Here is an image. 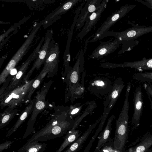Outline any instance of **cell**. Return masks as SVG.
I'll use <instances>...</instances> for the list:
<instances>
[{"label":"cell","mask_w":152,"mask_h":152,"mask_svg":"<svg viewBox=\"0 0 152 152\" xmlns=\"http://www.w3.org/2000/svg\"><path fill=\"white\" fill-rule=\"evenodd\" d=\"M75 123L62 115L51 118L43 128L34 133L23 147L34 141H46L60 137L66 134L73 127Z\"/></svg>","instance_id":"6da1fadb"},{"label":"cell","mask_w":152,"mask_h":152,"mask_svg":"<svg viewBox=\"0 0 152 152\" xmlns=\"http://www.w3.org/2000/svg\"><path fill=\"white\" fill-rule=\"evenodd\" d=\"M131 83H129L126 88L125 97L121 111L116 121L113 147L114 149L124 150L129 134V97L131 89Z\"/></svg>","instance_id":"7a4b0ae2"},{"label":"cell","mask_w":152,"mask_h":152,"mask_svg":"<svg viewBox=\"0 0 152 152\" xmlns=\"http://www.w3.org/2000/svg\"><path fill=\"white\" fill-rule=\"evenodd\" d=\"M152 32V26H135L121 31H108L101 35L98 41L109 36H113L118 39L122 45L121 49L118 53L120 54L130 50L129 45L132 41L141 36Z\"/></svg>","instance_id":"3957f363"},{"label":"cell","mask_w":152,"mask_h":152,"mask_svg":"<svg viewBox=\"0 0 152 152\" xmlns=\"http://www.w3.org/2000/svg\"><path fill=\"white\" fill-rule=\"evenodd\" d=\"M35 78L16 87L0 100L1 108L7 106L4 112H9L14 109L26 99L30 87Z\"/></svg>","instance_id":"277c9868"},{"label":"cell","mask_w":152,"mask_h":152,"mask_svg":"<svg viewBox=\"0 0 152 152\" xmlns=\"http://www.w3.org/2000/svg\"><path fill=\"white\" fill-rule=\"evenodd\" d=\"M42 24V23H40L35 24L28 36L4 69L0 75V85L5 82L6 78L10 71L15 67L28 50Z\"/></svg>","instance_id":"5b68a950"},{"label":"cell","mask_w":152,"mask_h":152,"mask_svg":"<svg viewBox=\"0 0 152 152\" xmlns=\"http://www.w3.org/2000/svg\"><path fill=\"white\" fill-rule=\"evenodd\" d=\"M52 82L53 81L51 80L45 83L40 91L37 92L35 105L31 115L28 122L27 126L23 138H26L34 132V126L36 118L40 112L45 107L46 96Z\"/></svg>","instance_id":"8992f818"},{"label":"cell","mask_w":152,"mask_h":152,"mask_svg":"<svg viewBox=\"0 0 152 152\" xmlns=\"http://www.w3.org/2000/svg\"><path fill=\"white\" fill-rule=\"evenodd\" d=\"M135 5L126 4L121 7L116 11L109 16L98 28L89 42H96L100 37L105 33L117 22L125 16L130 11L136 7Z\"/></svg>","instance_id":"52a82bcc"},{"label":"cell","mask_w":152,"mask_h":152,"mask_svg":"<svg viewBox=\"0 0 152 152\" xmlns=\"http://www.w3.org/2000/svg\"><path fill=\"white\" fill-rule=\"evenodd\" d=\"M124 86V82L121 79H118L115 83L110 97L111 98L110 102L109 103L107 107L104 110V113L101 118V122L94 136L89 142L90 144H92L100 132L102 130L105 120L110 111L113 108L116 101L118 99Z\"/></svg>","instance_id":"ba28073f"},{"label":"cell","mask_w":152,"mask_h":152,"mask_svg":"<svg viewBox=\"0 0 152 152\" xmlns=\"http://www.w3.org/2000/svg\"><path fill=\"white\" fill-rule=\"evenodd\" d=\"M44 39V38L43 37L37 47L23 64L12 83L7 87L2 95L0 96V100L16 87V86L23 77L29 64L37 58Z\"/></svg>","instance_id":"9c48e42d"},{"label":"cell","mask_w":152,"mask_h":152,"mask_svg":"<svg viewBox=\"0 0 152 152\" xmlns=\"http://www.w3.org/2000/svg\"><path fill=\"white\" fill-rule=\"evenodd\" d=\"M60 53L58 44L53 46L48 50L43 68L39 74L44 78L47 74L52 73L57 68Z\"/></svg>","instance_id":"30bf717a"},{"label":"cell","mask_w":152,"mask_h":152,"mask_svg":"<svg viewBox=\"0 0 152 152\" xmlns=\"http://www.w3.org/2000/svg\"><path fill=\"white\" fill-rule=\"evenodd\" d=\"M108 1V0H102L99 8L87 19L81 31L77 35V38L82 39L97 23L100 19L102 13L106 8Z\"/></svg>","instance_id":"8fae6325"},{"label":"cell","mask_w":152,"mask_h":152,"mask_svg":"<svg viewBox=\"0 0 152 152\" xmlns=\"http://www.w3.org/2000/svg\"><path fill=\"white\" fill-rule=\"evenodd\" d=\"M121 44L118 39L102 42L93 51L89 57L93 59H99L113 53Z\"/></svg>","instance_id":"7c38bea8"},{"label":"cell","mask_w":152,"mask_h":152,"mask_svg":"<svg viewBox=\"0 0 152 152\" xmlns=\"http://www.w3.org/2000/svg\"><path fill=\"white\" fill-rule=\"evenodd\" d=\"M134 111L131 124L132 131L140 125L141 116L143 107V95L141 86H137L134 94L133 98Z\"/></svg>","instance_id":"4fadbf2b"},{"label":"cell","mask_w":152,"mask_h":152,"mask_svg":"<svg viewBox=\"0 0 152 152\" xmlns=\"http://www.w3.org/2000/svg\"><path fill=\"white\" fill-rule=\"evenodd\" d=\"M102 0L86 1L84 6L81 9L76 24V29L83 27L88 17L99 7Z\"/></svg>","instance_id":"5bb4252c"},{"label":"cell","mask_w":152,"mask_h":152,"mask_svg":"<svg viewBox=\"0 0 152 152\" xmlns=\"http://www.w3.org/2000/svg\"><path fill=\"white\" fill-rule=\"evenodd\" d=\"M104 68L129 67L137 69L140 71L152 69V58H144L142 60L122 64H114L109 62L103 64Z\"/></svg>","instance_id":"9a60e30c"},{"label":"cell","mask_w":152,"mask_h":152,"mask_svg":"<svg viewBox=\"0 0 152 152\" xmlns=\"http://www.w3.org/2000/svg\"><path fill=\"white\" fill-rule=\"evenodd\" d=\"M51 39L50 36H49L47 34L45 38L44 44L41 48L37 58L33 64L31 69L23 79V83H25L28 81V80L34 70L36 69L38 70L43 63L45 61L48 51Z\"/></svg>","instance_id":"2e32d148"},{"label":"cell","mask_w":152,"mask_h":152,"mask_svg":"<svg viewBox=\"0 0 152 152\" xmlns=\"http://www.w3.org/2000/svg\"><path fill=\"white\" fill-rule=\"evenodd\" d=\"M151 146L152 131L147 132L141 137L137 144L128 150V152H145Z\"/></svg>","instance_id":"e0dca14e"},{"label":"cell","mask_w":152,"mask_h":152,"mask_svg":"<svg viewBox=\"0 0 152 152\" xmlns=\"http://www.w3.org/2000/svg\"><path fill=\"white\" fill-rule=\"evenodd\" d=\"M101 118L91 125L83 134L78 137L72 144L64 152H76L79 150L82 145L86 140L92 131L99 122Z\"/></svg>","instance_id":"ac0fdd59"},{"label":"cell","mask_w":152,"mask_h":152,"mask_svg":"<svg viewBox=\"0 0 152 152\" xmlns=\"http://www.w3.org/2000/svg\"><path fill=\"white\" fill-rule=\"evenodd\" d=\"M35 99L31 101L28 106L20 115L18 120L14 126L8 131L6 135V137L10 136L25 121L29 114L32 111V112L35 105Z\"/></svg>","instance_id":"d6986e66"},{"label":"cell","mask_w":152,"mask_h":152,"mask_svg":"<svg viewBox=\"0 0 152 152\" xmlns=\"http://www.w3.org/2000/svg\"><path fill=\"white\" fill-rule=\"evenodd\" d=\"M115 118L112 115L109 118L106 126L98 140L96 148L94 152H99L107 141L112 130V122Z\"/></svg>","instance_id":"ffe728a7"},{"label":"cell","mask_w":152,"mask_h":152,"mask_svg":"<svg viewBox=\"0 0 152 152\" xmlns=\"http://www.w3.org/2000/svg\"><path fill=\"white\" fill-rule=\"evenodd\" d=\"M84 62V54L83 49H81L73 68L70 76V80L73 83L77 82L78 80V74L83 69Z\"/></svg>","instance_id":"44dd1931"},{"label":"cell","mask_w":152,"mask_h":152,"mask_svg":"<svg viewBox=\"0 0 152 152\" xmlns=\"http://www.w3.org/2000/svg\"><path fill=\"white\" fill-rule=\"evenodd\" d=\"M84 4V3L83 2L81 3L80 6L78 7L75 11V15L73 21L72 26H71L68 34V41L67 45V47L66 48L67 49L66 51L65 54V61H70V56L69 50L70 43L71 41L73 30L76 23L77 19L81 9L83 7Z\"/></svg>","instance_id":"7402d4cb"},{"label":"cell","mask_w":152,"mask_h":152,"mask_svg":"<svg viewBox=\"0 0 152 152\" xmlns=\"http://www.w3.org/2000/svg\"><path fill=\"white\" fill-rule=\"evenodd\" d=\"M80 134L78 130L69 131L66 133L63 142L55 152H61L67 146L77 140Z\"/></svg>","instance_id":"603a6c76"},{"label":"cell","mask_w":152,"mask_h":152,"mask_svg":"<svg viewBox=\"0 0 152 152\" xmlns=\"http://www.w3.org/2000/svg\"><path fill=\"white\" fill-rule=\"evenodd\" d=\"M47 144L34 141L25 147H22L18 152H43L45 150Z\"/></svg>","instance_id":"cb8c5ba5"},{"label":"cell","mask_w":152,"mask_h":152,"mask_svg":"<svg viewBox=\"0 0 152 152\" xmlns=\"http://www.w3.org/2000/svg\"><path fill=\"white\" fill-rule=\"evenodd\" d=\"M81 0H70L67 1L59 8L54 12L50 17L51 19L58 15H62L67 12Z\"/></svg>","instance_id":"d4e9b609"},{"label":"cell","mask_w":152,"mask_h":152,"mask_svg":"<svg viewBox=\"0 0 152 152\" xmlns=\"http://www.w3.org/2000/svg\"><path fill=\"white\" fill-rule=\"evenodd\" d=\"M17 110L13 109L9 112H3L0 119V129L6 126L12 120L17 113Z\"/></svg>","instance_id":"484cf974"},{"label":"cell","mask_w":152,"mask_h":152,"mask_svg":"<svg viewBox=\"0 0 152 152\" xmlns=\"http://www.w3.org/2000/svg\"><path fill=\"white\" fill-rule=\"evenodd\" d=\"M43 78L39 75L36 78L30 87L26 99V101L28 102L30 100L33 94L36 89L38 87Z\"/></svg>","instance_id":"4316f807"},{"label":"cell","mask_w":152,"mask_h":152,"mask_svg":"<svg viewBox=\"0 0 152 152\" xmlns=\"http://www.w3.org/2000/svg\"><path fill=\"white\" fill-rule=\"evenodd\" d=\"M13 142V141H8L1 144L0 145V152H2L3 150L7 148Z\"/></svg>","instance_id":"83f0119b"},{"label":"cell","mask_w":152,"mask_h":152,"mask_svg":"<svg viewBox=\"0 0 152 152\" xmlns=\"http://www.w3.org/2000/svg\"><path fill=\"white\" fill-rule=\"evenodd\" d=\"M144 87L149 97L152 99V86L149 84H145Z\"/></svg>","instance_id":"f1b7e54d"},{"label":"cell","mask_w":152,"mask_h":152,"mask_svg":"<svg viewBox=\"0 0 152 152\" xmlns=\"http://www.w3.org/2000/svg\"><path fill=\"white\" fill-rule=\"evenodd\" d=\"M136 1L141 3L145 6L148 5L152 6V0H145V1L136 0Z\"/></svg>","instance_id":"f546056e"},{"label":"cell","mask_w":152,"mask_h":152,"mask_svg":"<svg viewBox=\"0 0 152 152\" xmlns=\"http://www.w3.org/2000/svg\"><path fill=\"white\" fill-rule=\"evenodd\" d=\"M112 147L110 146H106L102 148L99 151L100 152H111L113 150Z\"/></svg>","instance_id":"4dcf8cb0"},{"label":"cell","mask_w":152,"mask_h":152,"mask_svg":"<svg viewBox=\"0 0 152 152\" xmlns=\"http://www.w3.org/2000/svg\"><path fill=\"white\" fill-rule=\"evenodd\" d=\"M95 84L98 86H102L104 85V83L101 81L98 80L95 82Z\"/></svg>","instance_id":"1f68e13d"},{"label":"cell","mask_w":152,"mask_h":152,"mask_svg":"<svg viewBox=\"0 0 152 152\" xmlns=\"http://www.w3.org/2000/svg\"><path fill=\"white\" fill-rule=\"evenodd\" d=\"M79 108H74L71 111L70 113L72 115L75 114L79 111Z\"/></svg>","instance_id":"d6a6232c"},{"label":"cell","mask_w":152,"mask_h":152,"mask_svg":"<svg viewBox=\"0 0 152 152\" xmlns=\"http://www.w3.org/2000/svg\"><path fill=\"white\" fill-rule=\"evenodd\" d=\"M145 152H152V149L150 148L146 151Z\"/></svg>","instance_id":"836d02e7"},{"label":"cell","mask_w":152,"mask_h":152,"mask_svg":"<svg viewBox=\"0 0 152 152\" xmlns=\"http://www.w3.org/2000/svg\"><path fill=\"white\" fill-rule=\"evenodd\" d=\"M151 9H152V7H151Z\"/></svg>","instance_id":"e575fe53"},{"label":"cell","mask_w":152,"mask_h":152,"mask_svg":"<svg viewBox=\"0 0 152 152\" xmlns=\"http://www.w3.org/2000/svg\"></svg>","instance_id":"d590c367"},{"label":"cell","mask_w":152,"mask_h":152,"mask_svg":"<svg viewBox=\"0 0 152 152\" xmlns=\"http://www.w3.org/2000/svg\"></svg>","instance_id":"8d00e7d4"}]
</instances>
